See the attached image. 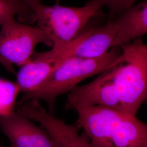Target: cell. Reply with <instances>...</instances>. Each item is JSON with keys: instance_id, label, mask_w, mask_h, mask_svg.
<instances>
[{"instance_id": "1", "label": "cell", "mask_w": 147, "mask_h": 147, "mask_svg": "<svg viewBox=\"0 0 147 147\" xmlns=\"http://www.w3.org/2000/svg\"><path fill=\"white\" fill-rule=\"evenodd\" d=\"M121 55L120 47H113L100 57H70L61 60L47 80L36 90L25 93L18 102L37 99L45 101L53 114L56 98L69 92L85 79L99 74L109 68Z\"/></svg>"}, {"instance_id": "2", "label": "cell", "mask_w": 147, "mask_h": 147, "mask_svg": "<svg viewBox=\"0 0 147 147\" xmlns=\"http://www.w3.org/2000/svg\"><path fill=\"white\" fill-rule=\"evenodd\" d=\"M33 12L37 26L53 42L52 50L57 51L67 45L84 31L92 19L102 15V7L89 0L80 7L47 5L41 0H22Z\"/></svg>"}, {"instance_id": "3", "label": "cell", "mask_w": 147, "mask_h": 147, "mask_svg": "<svg viewBox=\"0 0 147 147\" xmlns=\"http://www.w3.org/2000/svg\"><path fill=\"white\" fill-rule=\"evenodd\" d=\"M120 47L121 56L112 65L119 111L136 116L147 99V45L138 38Z\"/></svg>"}, {"instance_id": "4", "label": "cell", "mask_w": 147, "mask_h": 147, "mask_svg": "<svg viewBox=\"0 0 147 147\" xmlns=\"http://www.w3.org/2000/svg\"><path fill=\"white\" fill-rule=\"evenodd\" d=\"M1 27L0 64L11 72L13 64L22 66L31 59L38 44L53 47L50 38L37 25L31 26L11 18Z\"/></svg>"}, {"instance_id": "5", "label": "cell", "mask_w": 147, "mask_h": 147, "mask_svg": "<svg viewBox=\"0 0 147 147\" xmlns=\"http://www.w3.org/2000/svg\"><path fill=\"white\" fill-rule=\"evenodd\" d=\"M69 109L76 111L78 123L89 137L92 147H114L112 136L125 113L102 105L74 104Z\"/></svg>"}, {"instance_id": "6", "label": "cell", "mask_w": 147, "mask_h": 147, "mask_svg": "<svg viewBox=\"0 0 147 147\" xmlns=\"http://www.w3.org/2000/svg\"><path fill=\"white\" fill-rule=\"evenodd\" d=\"M117 24L116 19L104 25L81 32L62 49L49 51L58 60L70 57L95 58L104 55L112 47L116 37Z\"/></svg>"}, {"instance_id": "7", "label": "cell", "mask_w": 147, "mask_h": 147, "mask_svg": "<svg viewBox=\"0 0 147 147\" xmlns=\"http://www.w3.org/2000/svg\"><path fill=\"white\" fill-rule=\"evenodd\" d=\"M17 111L38 123L56 147H92L86 139L80 135L76 128L47 112L38 99L24 101Z\"/></svg>"}, {"instance_id": "8", "label": "cell", "mask_w": 147, "mask_h": 147, "mask_svg": "<svg viewBox=\"0 0 147 147\" xmlns=\"http://www.w3.org/2000/svg\"><path fill=\"white\" fill-rule=\"evenodd\" d=\"M99 74L91 82L77 86L69 92L67 109L74 104H87L102 105L119 111V96L112 65Z\"/></svg>"}, {"instance_id": "9", "label": "cell", "mask_w": 147, "mask_h": 147, "mask_svg": "<svg viewBox=\"0 0 147 147\" xmlns=\"http://www.w3.org/2000/svg\"><path fill=\"white\" fill-rule=\"evenodd\" d=\"M0 128L12 147H56L42 126L18 111L0 116Z\"/></svg>"}, {"instance_id": "10", "label": "cell", "mask_w": 147, "mask_h": 147, "mask_svg": "<svg viewBox=\"0 0 147 147\" xmlns=\"http://www.w3.org/2000/svg\"><path fill=\"white\" fill-rule=\"evenodd\" d=\"M60 62L49 51L34 52L17 74L16 84L20 92L25 94L36 90L47 80Z\"/></svg>"}, {"instance_id": "11", "label": "cell", "mask_w": 147, "mask_h": 147, "mask_svg": "<svg viewBox=\"0 0 147 147\" xmlns=\"http://www.w3.org/2000/svg\"><path fill=\"white\" fill-rule=\"evenodd\" d=\"M117 30L113 47H121L147 33V1L143 0L123 11L116 19Z\"/></svg>"}, {"instance_id": "12", "label": "cell", "mask_w": 147, "mask_h": 147, "mask_svg": "<svg viewBox=\"0 0 147 147\" xmlns=\"http://www.w3.org/2000/svg\"><path fill=\"white\" fill-rule=\"evenodd\" d=\"M114 147H147V125L136 116L125 114L112 136Z\"/></svg>"}, {"instance_id": "13", "label": "cell", "mask_w": 147, "mask_h": 147, "mask_svg": "<svg viewBox=\"0 0 147 147\" xmlns=\"http://www.w3.org/2000/svg\"><path fill=\"white\" fill-rule=\"evenodd\" d=\"M16 16L23 24H33L36 22L33 12L22 0H0V26Z\"/></svg>"}, {"instance_id": "14", "label": "cell", "mask_w": 147, "mask_h": 147, "mask_svg": "<svg viewBox=\"0 0 147 147\" xmlns=\"http://www.w3.org/2000/svg\"><path fill=\"white\" fill-rule=\"evenodd\" d=\"M19 93L16 82L0 78V116L8 115L14 111Z\"/></svg>"}, {"instance_id": "15", "label": "cell", "mask_w": 147, "mask_h": 147, "mask_svg": "<svg viewBox=\"0 0 147 147\" xmlns=\"http://www.w3.org/2000/svg\"><path fill=\"white\" fill-rule=\"evenodd\" d=\"M102 7H106L111 17L119 16L123 11L135 5L138 0H95Z\"/></svg>"}, {"instance_id": "16", "label": "cell", "mask_w": 147, "mask_h": 147, "mask_svg": "<svg viewBox=\"0 0 147 147\" xmlns=\"http://www.w3.org/2000/svg\"><path fill=\"white\" fill-rule=\"evenodd\" d=\"M0 147H2V146H0Z\"/></svg>"}]
</instances>
